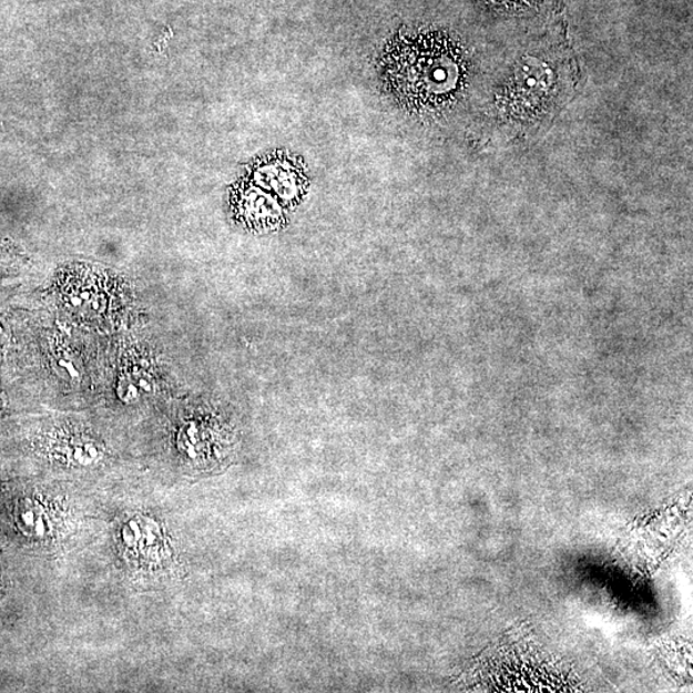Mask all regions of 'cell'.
Returning <instances> with one entry per match:
<instances>
[{
    "instance_id": "obj_1",
    "label": "cell",
    "mask_w": 693,
    "mask_h": 693,
    "mask_svg": "<svg viewBox=\"0 0 693 693\" xmlns=\"http://www.w3.org/2000/svg\"><path fill=\"white\" fill-rule=\"evenodd\" d=\"M379 67L388 94L416 113L451 108L468 83L467 55L444 32L397 35L383 52Z\"/></svg>"
},
{
    "instance_id": "obj_2",
    "label": "cell",
    "mask_w": 693,
    "mask_h": 693,
    "mask_svg": "<svg viewBox=\"0 0 693 693\" xmlns=\"http://www.w3.org/2000/svg\"><path fill=\"white\" fill-rule=\"evenodd\" d=\"M251 174L257 185L275 193L287 205H297L307 193L305 163L289 152L275 151L266 154L254 163Z\"/></svg>"
},
{
    "instance_id": "obj_3",
    "label": "cell",
    "mask_w": 693,
    "mask_h": 693,
    "mask_svg": "<svg viewBox=\"0 0 693 693\" xmlns=\"http://www.w3.org/2000/svg\"><path fill=\"white\" fill-rule=\"evenodd\" d=\"M119 544L129 562L137 567H159L169 558V542L157 520L134 513L119 529Z\"/></svg>"
},
{
    "instance_id": "obj_4",
    "label": "cell",
    "mask_w": 693,
    "mask_h": 693,
    "mask_svg": "<svg viewBox=\"0 0 693 693\" xmlns=\"http://www.w3.org/2000/svg\"><path fill=\"white\" fill-rule=\"evenodd\" d=\"M557 73L543 61L526 62L513 75L507 92V105L518 115L540 110L557 84Z\"/></svg>"
},
{
    "instance_id": "obj_5",
    "label": "cell",
    "mask_w": 693,
    "mask_h": 693,
    "mask_svg": "<svg viewBox=\"0 0 693 693\" xmlns=\"http://www.w3.org/2000/svg\"><path fill=\"white\" fill-rule=\"evenodd\" d=\"M235 208L252 230L275 231L284 224L281 203L267 191L243 183L235 192Z\"/></svg>"
},
{
    "instance_id": "obj_6",
    "label": "cell",
    "mask_w": 693,
    "mask_h": 693,
    "mask_svg": "<svg viewBox=\"0 0 693 693\" xmlns=\"http://www.w3.org/2000/svg\"><path fill=\"white\" fill-rule=\"evenodd\" d=\"M64 307L78 316H94L104 308V292L95 274L88 271L69 273L61 288Z\"/></svg>"
},
{
    "instance_id": "obj_7",
    "label": "cell",
    "mask_w": 693,
    "mask_h": 693,
    "mask_svg": "<svg viewBox=\"0 0 693 693\" xmlns=\"http://www.w3.org/2000/svg\"><path fill=\"white\" fill-rule=\"evenodd\" d=\"M55 458L77 468H92L105 456L104 446L91 436L63 435L52 448Z\"/></svg>"
},
{
    "instance_id": "obj_8",
    "label": "cell",
    "mask_w": 693,
    "mask_h": 693,
    "mask_svg": "<svg viewBox=\"0 0 693 693\" xmlns=\"http://www.w3.org/2000/svg\"><path fill=\"white\" fill-rule=\"evenodd\" d=\"M14 523L23 536L34 540H44L53 532L52 512L34 497H27L16 505Z\"/></svg>"
},
{
    "instance_id": "obj_9",
    "label": "cell",
    "mask_w": 693,
    "mask_h": 693,
    "mask_svg": "<svg viewBox=\"0 0 693 693\" xmlns=\"http://www.w3.org/2000/svg\"><path fill=\"white\" fill-rule=\"evenodd\" d=\"M153 380L151 374L141 366L129 365L122 369L118 380V396L128 405L137 404L152 394Z\"/></svg>"
},
{
    "instance_id": "obj_10",
    "label": "cell",
    "mask_w": 693,
    "mask_h": 693,
    "mask_svg": "<svg viewBox=\"0 0 693 693\" xmlns=\"http://www.w3.org/2000/svg\"><path fill=\"white\" fill-rule=\"evenodd\" d=\"M492 3L501 4L505 7H518L529 3H533L534 0H491Z\"/></svg>"
}]
</instances>
